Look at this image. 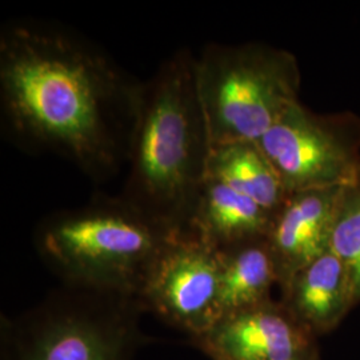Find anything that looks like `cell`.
<instances>
[{
  "label": "cell",
  "instance_id": "1",
  "mask_svg": "<svg viewBox=\"0 0 360 360\" xmlns=\"http://www.w3.org/2000/svg\"><path fill=\"white\" fill-rule=\"evenodd\" d=\"M142 80L62 23L11 19L0 30V116L10 142L51 153L95 183L129 162Z\"/></svg>",
  "mask_w": 360,
  "mask_h": 360
},
{
  "label": "cell",
  "instance_id": "2",
  "mask_svg": "<svg viewBox=\"0 0 360 360\" xmlns=\"http://www.w3.org/2000/svg\"><path fill=\"white\" fill-rule=\"evenodd\" d=\"M210 154L195 55L180 49L142 82L120 196L168 229L187 230L207 178Z\"/></svg>",
  "mask_w": 360,
  "mask_h": 360
},
{
  "label": "cell",
  "instance_id": "3",
  "mask_svg": "<svg viewBox=\"0 0 360 360\" xmlns=\"http://www.w3.org/2000/svg\"><path fill=\"white\" fill-rule=\"evenodd\" d=\"M176 232L120 195H99L41 219L34 243L62 284L138 296L155 257Z\"/></svg>",
  "mask_w": 360,
  "mask_h": 360
},
{
  "label": "cell",
  "instance_id": "4",
  "mask_svg": "<svg viewBox=\"0 0 360 360\" xmlns=\"http://www.w3.org/2000/svg\"><path fill=\"white\" fill-rule=\"evenodd\" d=\"M139 297L62 284L0 323V360H132L147 340Z\"/></svg>",
  "mask_w": 360,
  "mask_h": 360
},
{
  "label": "cell",
  "instance_id": "5",
  "mask_svg": "<svg viewBox=\"0 0 360 360\" xmlns=\"http://www.w3.org/2000/svg\"><path fill=\"white\" fill-rule=\"evenodd\" d=\"M195 82L211 147L259 142L299 102L295 55L264 43H210L195 56Z\"/></svg>",
  "mask_w": 360,
  "mask_h": 360
},
{
  "label": "cell",
  "instance_id": "6",
  "mask_svg": "<svg viewBox=\"0 0 360 360\" xmlns=\"http://www.w3.org/2000/svg\"><path fill=\"white\" fill-rule=\"evenodd\" d=\"M287 193L347 187L360 178V115L292 104L257 142Z\"/></svg>",
  "mask_w": 360,
  "mask_h": 360
},
{
  "label": "cell",
  "instance_id": "7",
  "mask_svg": "<svg viewBox=\"0 0 360 360\" xmlns=\"http://www.w3.org/2000/svg\"><path fill=\"white\" fill-rule=\"evenodd\" d=\"M138 297L146 312L188 335L207 334L220 321V259L190 230L174 233L155 257Z\"/></svg>",
  "mask_w": 360,
  "mask_h": 360
},
{
  "label": "cell",
  "instance_id": "8",
  "mask_svg": "<svg viewBox=\"0 0 360 360\" xmlns=\"http://www.w3.org/2000/svg\"><path fill=\"white\" fill-rule=\"evenodd\" d=\"M193 343L211 360H319L318 338L281 299L223 316Z\"/></svg>",
  "mask_w": 360,
  "mask_h": 360
},
{
  "label": "cell",
  "instance_id": "9",
  "mask_svg": "<svg viewBox=\"0 0 360 360\" xmlns=\"http://www.w3.org/2000/svg\"><path fill=\"white\" fill-rule=\"evenodd\" d=\"M342 188L288 193L275 211L267 240L279 272V288L330 250Z\"/></svg>",
  "mask_w": 360,
  "mask_h": 360
},
{
  "label": "cell",
  "instance_id": "10",
  "mask_svg": "<svg viewBox=\"0 0 360 360\" xmlns=\"http://www.w3.org/2000/svg\"><path fill=\"white\" fill-rule=\"evenodd\" d=\"M281 302L316 338L335 330L355 307L348 271L331 250L295 272Z\"/></svg>",
  "mask_w": 360,
  "mask_h": 360
},
{
  "label": "cell",
  "instance_id": "11",
  "mask_svg": "<svg viewBox=\"0 0 360 360\" xmlns=\"http://www.w3.org/2000/svg\"><path fill=\"white\" fill-rule=\"evenodd\" d=\"M274 214L227 184L206 178L187 230L220 250L267 238Z\"/></svg>",
  "mask_w": 360,
  "mask_h": 360
},
{
  "label": "cell",
  "instance_id": "12",
  "mask_svg": "<svg viewBox=\"0 0 360 360\" xmlns=\"http://www.w3.org/2000/svg\"><path fill=\"white\" fill-rule=\"evenodd\" d=\"M220 259V311L227 316L272 300L281 279L267 238L218 250Z\"/></svg>",
  "mask_w": 360,
  "mask_h": 360
},
{
  "label": "cell",
  "instance_id": "13",
  "mask_svg": "<svg viewBox=\"0 0 360 360\" xmlns=\"http://www.w3.org/2000/svg\"><path fill=\"white\" fill-rule=\"evenodd\" d=\"M207 178L227 184L271 212H275L288 195L257 142H235L211 147Z\"/></svg>",
  "mask_w": 360,
  "mask_h": 360
},
{
  "label": "cell",
  "instance_id": "14",
  "mask_svg": "<svg viewBox=\"0 0 360 360\" xmlns=\"http://www.w3.org/2000/svg\"><path fill=\"white\" fill-rule=\"evenodd\" d=\"M330 250L348 271L354 304L360 303V178L342 188Z\"/></svg>",
  "mask_w": 360,
  "mask_h": 360
}]
</instances>
